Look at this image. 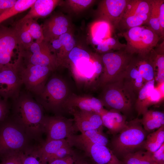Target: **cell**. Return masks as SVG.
I'll return each mask as SVG.
<instances>
[{
  "label": "cell",
  "instance_id": "4316f807",
  "mask_svg": "<svg viewBox=\"0 0 164 164\" xmlns=\"http://www.w3.org/2000/svg\"><path fill=\"white\" fill-rule=\"evenodd\" d=\"M14 28L18 39L19 48L22 50H27L33 42L28 31L26 23L18 22Z\"/></svg>",
  "mask_w": 164,
  "mask_h": 164
},
{
  "label": "cell",
  "instance_id": "8d00e7d4",
  "mask_svg": "<svg viewBox=\"0 0 164 164\" xmlns=\"http://www.w3.org/2000/svg\"><path fill=\"white\" fill-rule=\"evenodd\" d=\"M68 57L71 64H73L82 58H89L91 57V56L85 50L75 47L68 53Z\"/></svg>",
  "mask_w": 164,
  "mask_h": 164
},
{
  "label": "cell",
  "instance_id": "d590c367",
  "mask_svg": "<svg viewBox=\"0 0 164 164\" xmlns=\"http://www.w3.org/2000/svg\"><path fill=\"white\" fill-rule=\"evenodd\" d=\"M69 144L58 150L48 159L47 163L53 160L63 158L74 154L76 152Z\"/></svg>",
  "mask_w": 164,
  "mask_h": 164
},
{
  "label": "cell",
  "instance_id": "bcb514c9",
  "mask_svg": "<svg viewBox=\"0 0 164 164\" xmlns=\"http://www.w3.org/2000/svg\"><path fill=\"white\" fill-rule=\"evenodd\" d=\"M54 21L59 25L67 26L68 24L67 19L64 17L61 16H57L52 18Z\"/></svg>",
  "mask_w": 164,
  "mask_h": 164
},
{
  "label": "cell",
  "instance_id": "9c48e42d",
  "mask_svg": "<svg viewBox=\"0 0 164 164\" xmlns=\"http://www.w3.org/2000/svg\"><path fill=\"white\" fill-rule=\"evenodd\" d=\"M24 64L21 62L18 69L22 84L27 90L37 95L43 89L49 74L52 70L47 66Z\"/></svg>",
  "mask_w": 164,
  "mask_h": 164
},
{
  "label": "cell",
  "instance_id": "83f0119b",
  "mask_svg": "<svg viewBox=\"0 0 164 164\" xmlns=\"http://www.w3.org/2000/svg\"><path fill=\"white\" fill-rule=\"evenodd\" d=\"M40 145H36L21 152L23 164H47L42 158L39 151Z\"/></svg>",
  "mask_w": 164,
  "mask_h": 164
},
{
  "label": "cell",
  "instance_id": "5b68a950",
  "mask_svg": "<svg viewBox=\"0 0 164 164\" xmlns=\"http://www.w3.org/2000/svg\"><path fill=\"white\" fill-rule=\"evenodd\" d=\"M142 125L140 120L138 118L128 122L112 141V145L115 152L125 156L140 147L144 143L146 136Z\"/></svg>",
  "mask_w": 164,
  "mask_h": 164
},
{
  "label": "cell",
  "instance_id": "603a6c76",
  "mask_svg": "<svg viewBox=\"0 0 164 164\" xmlns=\"http://www.w3.org/2000/svg\"><path fill=\"white\" fill-rule=\"evenodd\" d=\"M112 29L111 24L105 20L96 22L92 28V43L97 46L111 37Z\"/></svg>",
  "mask_w": 164,
  "mask_h": 164
},
{
  "label": "cell",
  "instance_id": "c3c4849f",
  "mask_svg": "<svg viewBox=\"0 0 164 164\" xmlns=\"http://www.w3.org/2000/svg\"><path fill=\"white\" fill-rule=\"evenodd\" d=\"M77 164H90L82 157Z\"/></svg>",
  "mask_w": 164,
  "mask_h": 164
},
{
  "label": "cell",
  "instance_id": "3957f363",
  "mask_svg": "<svg viewBox=\"0 0 164 164\" xmlns=\"http://www.w3.org/2000/svg\"><path fill=\"white\" fill-rule=\"evenodd\" d=\"M100 100L103 105L112 110L124 113L130 112L137 95L123 80L108 84L103 87Z\"/></svg>",
  "mask_w": 164,
  "mask_h": 164
},
{
  "label": "cell",
  "instance_id": "74e56055",
  "mask_svg": "<svg viewBox=\"0 0 164 164\" xmlns=\"http://www.w3.org/2000/svg\"><path fill=\"white\" fill-rule=\"evenodd\" d=\"M81 158L76 152L67 157L50 161L47 164H77Z\"/></svg>",
  "mask_w": 164,
  "mask_h": 164
},
{
  "label": "cell",
  "instance_id": "9a60e30c",
  "mask_svg": "<svg viewBox=\"0 0 164 164\" xmlns=\"http://www.w3.org/2000/svg\"><path fill=\"white\" fill-rule=\"evenodd\" d=\"M100 100L88 96L72 95L64 102L63 109L68 111L75 109L80 111L93 112L99 114L104 109Z\"/></svg>",
  "mask_w": 164,
  "mask_h": 164
},
{
  "label": "cell",
  "instance_id": "44dd1931",
  "mask_svg": "<svg viewBox=\"0 0 164 164\" xmlns=\"http://www.w3.org/2000/svg\"><path fill=\"white\" fill-rule=\"evenodd\" d=\"M155 82L154 79L147 82L137 94L135 105L138 115L144 114L151 105L150 97L152 90L155 87Z\"/></svg>",
  "mask_w": 164,
  "mask_h": 164
},
{
  "label": "cell",
  "instance_id": "b9f144b4",
  "mask_svg": "<svg viewBox=\"0 0 164 164\" xmlns=\"http://www.w3.org/2000/svg\"><path fill=\"white\" fill-rule=\"evenodd\" d=\"M159 22L162 38L164 35V1L160 0L159 6Z\"/></svg>",
  "mask_w": 164,
  "mask_h": 164
},
{
  "label": "cell",
  "instance_id": "ac0fdd59",
  "mask_svg": "<svg viewBox=\"0 0 164 164\" xmlns=\"http://www.w3.org/2000/svg\"><path fill=\"white\" fill-rule=\"evenodd\" d=\"M99 114L101 117L103 125L112 134L119 133L128 123L125 116L115 110L108 111L104 109Z\"/></svg>",
  "mask_w": 164,
  "mask_h": 164
},
{
  "label": "cell",
  "instance_id": "d6a6232c",
  "mask_svg": "<svg viewBox=\"0 0 164 164\" xmlns=\"http://www.w3.org/2000/svg\"><path fill=\"white\" fill-rule=\"evenodd\" d=\"M26 23L29 32L35 42L39 43L44 40L43 28L35 19H29L23 22Z\"/></svg>",
  "mask_w": 164,
  "mask_h": 164
},
{
  "label": "cell",
  "instance_id": "7c38bea8",
  "mask_svg": "<svg viewBox=\"0 0 164 164\" xmlns=\"http://www.w3.org/2000/svg\"><path fill=\"white\" fill-rule=\"evenodd\" d=\"M22 61L24 63L48 67L52 70L57 67L56 56L51 54L44 40L33 42L29 48L22 51Z\"/></svg>",
  "mask_w": 164,
  "mask_h": 164
},
{
  "label": "cell",
  "instance_id": "f546056e",
  "mask_svg": "<svg viewBox=\"0 0 164 164\" xmlns=\"http://www.w3.org/2000/svg\"><path fill=\"white\" fill-rule=\"evenodd\" d=\"M36 0H17L12 7L0 15V24L9 18L30 8Z\"/></svg>",
  "mask_w": 164,
  "mask_h": 164
},
{
  "label": "cell",
  "instance_id": "836d02e7",
  "mask_svg": "<svg viewBox=\"0 0 164 164\" xmlns=\"http://www.w3.org/2000/svg\"><path fill=\"white\" fill-rule=\"evenodd\" d=\"M126 46V45L120 43L117 39L111 37L97 45V49L101 52L104 53L112 49L119 50L125 48Z\"/></svg>",
  "mask_w": 164,
  "mask_h": 164
},
{
  "label": "cell",
  "instance_id": "d4e9b609",
  "mask_svg": "<svg viewBox=\"0 0 164 164\" xmlns=\"http://www.w3.org/2000/svg\"><path fill=\"white\" fill-rule=\"evenodd\" d=\"M69 144L66 139L45 141L39 147L43 160L47 164L49 159L61 148Z\"/></svg>",
  "mask_w": 164,
  "mask_h": 164
},
{
  "label": "cell",
  "instance_id": "60d3db41",
  "mask_svg": "<svg viewBox=\"0 0 164 164\" xmlns=\"http://www.w3.org/2000/svg\"><path fill=\"white\" fill-rule=\"evenodd\" d=\"M154 162L157 164H164V143L156 151L151 154Z\"/></svg>",
  "mask_w": 164,
  "mask_h": 164
},
{
  "label": "cell",
  "instance_id": "ffe728a7",
  "mask_svg": "<svg viewBox=\"0 0 164 164\" xmlns=\"http://www.w3.org/2000/svg\"><path fill=\"white\" fill-rule=\"evenodd\" d=\"M133 57V55L123 80L137 95L139 91L146 83L138 72Z\"/></svg>",
  "mask_w": 164,
  "mask_h": 164
},
{
  "label": "cell",
  "instance_id": "4dcf8cb0",
  "mask_svg": "<svg viewBox=\"0 0 164 164\" xmlns=\"http://www.w3.org/2000/svg\"><path fill=\"white\" fill-rule=\"evenodd\" d=\"M160 0H152L150 16L147 24L159 36L162 38L159 22V6Z\"/></svg>",
  "mask_w": 164,
  "mask_h": 164
},
{
  "label": "cell",
  "instance_id": "f6af8a7d",
  "mask_svg": "<svg viewBox=\"0 0 164 164\" xmlns=\"http://www.w3.org/2000/svg\"><path fill=\"white\" fill-rule=\"evenodd\" d=\"M58 37V38L62 44V46H64L70 42L71 38L70 34L67 32L60 35Z\"/></svg>",
  "mask_w": 164,
  "mask_h": 164
},
{
  "label": "cell",
  "instance_id": "ba28073f",
  "mask_svg": "<svg viewBox=\"0 0 164 164\" xmlns=\"http://www.w3.org/2000/svg\"><path fill=\"white\" fill-rule=\"evenodd\" d=\"M152 0H128L117 26L128 30L147 24L151 11Z\"/></svg>",
  "mask_w": 164,
  "mask_h": 164
},
{
  "label": "cell",
  "instance_id": "484cf974",
  "mask_svg": "<svg viewBox=\"0 0 164 164\" xmlns=\"http://www.w3.org/2000/svg\"><path fill=\"white\" fill-rule=\"evenodd\" d=\"M164 126H162L147 136L144 142L147 151L152 154L164 143Z\"/></svg>",
  "mask_w": 164,
  "mask_h": 164
},
{
  "label": "cell",
  "instance_id": "52a82bcc",
  "mask_svg": "<svg viewBox=\"0 0 164 164\" xmlns=\"http://www.w3.org/2000/svg\"><path fill=\"white\" fill-rule=\"evenodd\" d=\"M66 139L71 146L82 151L94 164H123L107 146L92 143L80 134H73Z\"/></svg>",
  "mask_w": 164,
  "mask_h": 164
},
{
  "label": "cell",
  "instance_id": "ee69618b",
  "mask_svg": "<svg viewBox=\"0 0 164 164\" xmlns=\"http://www.w3.org/2000/svg\"><path fill=\"white\" fill-rule=\"evenodd\" d=\"M17 0H0V15L12 7Z\"/></svg>",
  "mask_w": 164,
  "mask_h": 164
},
{
  "label": "cell",
  "instance_id": "277c9868",
  "mask_svg": "<svg viewBox=\"0 0 164 164\" xmlns=\"http://www.w3.org/2000/svg\"><path fill=\"white\" fill-rule=\"evenodd\" d=\"M122 49L104 53L101 57L104 65L102 72L98 79V84L106 85L123 80L133 54Z\"/></svg>",
  "mask_w": 164,
  "mask_h": 164
},
{
  "label": "cell",
  "instance_id": "f35d334b",
  "mask_svg": "<svg viewBox=\"0 0 164 164\" xmlns=\"http://www.w3.org/2000/svg\"><path fill=\"white\" fill-rule=\"evenodd\" d=\"M0 159V164H23L21 152L8 155Z\"/></svg>",
  "mask_w": 164,
  "mask_h": 164
},
{
  "label": "cell",
  "instance_id": "2e32d148",
  "mask_svg": "<svg viewBox=\"0 0 164 164\" xmlns=\"http://www.w3.org/2000/svg\"><path fill=\"white\" fill-rule=\"evenodd\" d=\"M128 1V0H104L100 5V13L107 21L113 23L116 26Z\"/></svg>",
  "mask_w": 164,
  "mask_h": 164
},
{
  "label": "cell",
  "instance_id": "7402d4cb",
  "mask_svg": "<svg viewBox=\"0 0 164 164\" xmlns=\"http://www.w3.org/2000/svg\"><path fill=\"white\" fill-rule=\"evenodd\" d=\"M140 120L145 131L150 132L158 129L164 125V114L158 111L148 110L142 114Z\"/></svg>",
  "mask_w": 164,
  "mask_h": 164
},
{
  "label": "cell",
  "instance_id": "7a4b0ae2",
  "mask_svg": "<svg viewBox=\"0 0 164 164\" xmlns=\"http://www.w3.org/2000/svg\"><path fill=\"white\" fill-rule=\"evenodd\" d=\"M10 118L0 124V159L8 155L23 152L39 144Z\"/></svg>",
  "mask_w": 164,
  "mask_h": 164
},
{
  "label": "cell",
  "instance_id": "8992f818",
  "mask_svg": "<svg viewBox=\"0 0 164 164\" xmlns=\"http://www.w3.org/2000/svg\"><path fill=\"white\" fill-rule=\"evenodd\" d=\"M68 93L65 82L59 77H54L46 83L40 93L36 95V101L43 108L57 113L63 109Z\"/></svg>",
  "mask_w": 164,
  "mask_h": 164
},
{
  "label": "cell",
  "instance_id": "e0dca14e",
  "mask_svg": "<svg viewBox=\"0 0 164 164\" xmlns=\"http://www.w3.org/2000/svg\"><path fill=\"white\" fill-rule=\"evenodd\" d=\"M143 28L142 26L133 27L123 32L122 35L127 42L125 49L128 52L132 54H145L142 34Z\"/></svg>",
  "mask_w": 164,
  "mask_h": 164
},
{
  "label": "cell",
  "instance_id": "7dc6e473",
  "mask_svg": "<svg viewBox=\"0 0 164 164\" xmlns=\"http://www.w3.org/2000/svg\"><path fill=\"white\" fill-rule=\"evenodd\" d=\"M64 47H65L64 48H65V50L63 58H64L66 56V52H70L73 48V44L72 43L70 42L64 46Z\"/></svg>",
  "mask_w": 164,
  "mask_h": 164
},
{
  "label": "cell",
  "instance_id": "cb8c5ba5",
  "mask_svg": "<svg viewBox=\"0 0 164 164\" xmlns=\"http://www.w3.org/2000/svg\"><path fill=\"white\" fill-rule=\"evenodd\" d=\"M155 68V72L157 71L155 79L158 85L164 83V41L150 52Z\"/></svg>",
  "mask_w": 164,
  "mask_h": 164
},
{
  "label": "cell",
  "instance_id": "d6986e66",
  "mask_svg": "<svg viewBox=\"0 0 164 164\" xmlns=\"http://www.w3.org/2000/svg\"><path fill=\"white\" fill-rule=\"evenodd\" d=\"M59 2L55 0H36L29 12L18 22L46 16L52 12Z\"/></svg>",
  "mask_w": 164,
  "mask_h": 164
},
{
  "label": "cell",
  "instance_id": "7bdbcfd3",
  "mask_svg": "<svg viewBox=\"0 0 164 164\" xmlns=\"http://www.w3.org/2000/svg\"><path fill=\"white\" fill-rule=\"evenodd\" d=\"M70 3L74 8L76 9H81L87 7L93 2L92 0H72L69 1Z\"/></svg>",
  "mask_w": 164,
  "mask_h": 164
},
{
  "label": "cell",
  "instance_id": "4fadbf2b",
  "mask_svg": "<svg viewBox=\"0 0 164 164\" xmlns=\"http://www.w3.org/2000/svg\"><path fill=\"white\" fill-rule=\"evenodd\" d=\"M19 67L8 66L0 70V96L7 100L19 95L22 82L18 72Z\"/></svg>",
  "mask_w": 164,
  "mask_h": 164
},
{
  "label": "cell",
  "instance_id": "ab89813d",
  "mask_svg": "<svg viewBox=\"0 0 164 164\" xmlns=\"http://www.w3.org/2000/svg\"><path fill=\"white\" fill-rule=\"evenodd\" d=\"M10 108L7 100L0 98V124L9 117Z\"/></svg>",
  "mask_w": 164,
  "mask_h": 164
},
{
  "label": "cell",
  "instance_id": "1f68e13d",
  "mask_svg": "<svg viewBox=\"0 0 164 164\" xmlns=\"http://www.w3.org/2000/svg\"><path fill=\"white\" fill-rule=\"evenodd\" d=\"M80 134L83 137L92 143L106 146L108 143L107 138L98 130L87 131Z\"/></svg>",
  "mask_w": 164,
  "mask_h": 164
},
{
  "label": "cell",
  "instance_id": "5bb4252c",
  "mask_svg": "<svg viewBox=\"0 0 164 164\" xmlns=\"http://www.w3.org/2000/svg\"><path fill=\"white\" fill-rule=\"evenodd\" d=\"M100 62L91 57L82 58L72 64L71 71L76 81L87 84L99 79L101 74L96 67Z\"/></svg>",
  "mask_w": 164,
  "mask_h": 164
},
{
  "label": "cell",
  "instance_id": "f1b7e54d",
  "mask_svg": "<svg viewBox=\"0 0 164 164\" xmlns=\"http://www.w3.org/2000/svg\"><path fill=\"white\" fill-rule=\"evenodd\" d=\"M124 158L125 164H157L153 161L151 154L147 151L131 153Z\"/></svg>",
  "mask_w": 164,
  "mask_h": 164
},
{
  "label": "cell",
  "instance_id": "30bf717a",
  "mask_svg": "<svg viewBox=\"0 0 164 164\" xmlns=\"http://www.w3.org/2000/svg\"><path fill=\"white\" fill-rule=\"evenodd\" d=\"M19 45L16 31L13 28L0 26V70L8 66H19L22 60V53L19 56L14 51Z\"/></svg>",
  "mask_w": 164,
  "mask_h": 164
},
{
  "label": "cell",
  "instance_id": "e575fe53",
  "mask_svg": "<svg viewBox=\"0 0 164 164\" xmlns=\"http://www.w3.org/2000/svg\"><path fill=\"white\" fill-rule=\"evenodd\" d=\"M76 110L82 117L88 120L94 128L96 130H99L103 125L101 116L94 112L80 111Z\"/></svg>",
  "mask_w": 164,
  "mask_h": 164
},
{
  "label": "cell",
  "instance_id": "6da1fadb",
  "mask_svg": "<svg viewBox=\"0 0 164 164\" xmlns=\"http://www.w3.org/2000/svg\"><path fill=\"white\" fill-rule=\"evenodd\" d=\"M13 101L10 118L32 139L42 143L45 116L43 107L30 95L21 92Z\"/></svg>",
  "mask_w": 164,
  "mask_h": 164
},
{
  "label": "cell",
  "instance_id": "8fae6325",
  "mask_svg": "<svg viewBox=\"0 0 164 164\" xmlns=\"http://www.w3.org/2000/svg\"><path fill=\"white\" fill-rule=\"evenodd\" d=\"M44 128L46 141L66 139L78 131L73 119L59 115L45 116Z\"/></svg>",
  "mask_w": 164,
  "mask_h": 164
}]
</instances>
